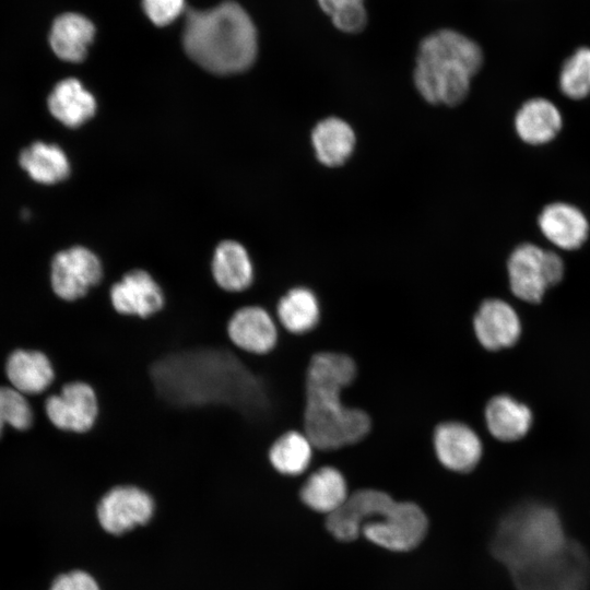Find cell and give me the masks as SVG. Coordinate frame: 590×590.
<instances>
[{"instance_id":"obj_9","label":"cell","mask_w":590,"mask_h":590,"mask_svg":"<svg viewBox=\"0 0 590 590\" xmlns=\"http://www.w3.org/2000/svg\"><path fill=\"white\" fill-rule=\"evenodd\" d=\"M155 508V497L148 489L121 483L111 486L98 498L95 512L106 532L121 535L146 524L153 518Z\"/></svg>"},{"instance_id":"obj_19","label":"cell","mask_w":590,"mask_h":590,"mask_svg":"<svg viewBox=\"0 0 590 590\" xmlns=\"http://www.w3.org/2000/svg\"><path fill=\"white\" fill-rule=\"evenodd\" d=\"M483 415L486 433L500 442L520 439L532 424L530 409L506 393L492 396L484 406Z\"/></svg>"},{"instance_id":"obj_13","label":"cell","mask_w":590,"mask_h":590,"mask_svg":"<svg viewBox=\"0 0 590 590\" xmlns=\"http://www.w3.org/2000/svg\"><path fill=\"white\" fill-rule=\"evenodd\" d=\"M109 299L114 310L128 317L150 318L165 306V293L152 273L143 268H133L109 287Z\"/></svg>"},{"instance_id":"obj_28","label":"cell","mask_w":590,"mask_h":590,"mask_svg":"<svg viewBox=\"0 0 590 590\" xmlns=\"http://www.w3.org/2000/svg\"><path fill=\"white\" fill-rule=\"evenodd\" d=\"M558 86L570 99H582L590 95V48L580 47L564 61Z\"/></svg>"},{"instance_id":"obj_27","label":"cell","mask_w":590,"mask_h":590,"mask_svg":"<svg viewBox=\"0 0 590 590\" xmlns=\"http://www.w3.org/2000/svg\"><path fill=\"white\" fill-rule=\"evenodd\" d=\"M19 162L30 177L40 184H56L66 179L70 173L66 153L58 145L40 141L24 149Z\"/></svg>"},{"instance_id":"obj_4","label":"cell","mask_w":590,"mask_h":590,"mask_svg":"<svg viewBox=\"0 0 590 590\" xmlns=\"http://www.w3.org/2000/svg\"><path fill=\"white\" fill-rule=\"evenodd\" d=\"M567 541L560 519L548 506L526 503L498 523L491 548L512 573L554 553Z\"/></svg>"},{"instance_id":"obj_10","label":"cell","mask_w":590,"mask_h":590,"mask_svg":"<svg viewBox=\"0 0 590 590\" xmlns=\"http://www.w3.org/2000/svg\"><path fill=\"white\" fill-rule=\"evenodd\" d=\"M44 410L49 423L58 430L84 434L97 421L99 402L95 389L88 382L71 380L46 398Z\"/></svg>"},{"instance_id":"obj_16","label":"cell","mask_w":590,"mask_h":590,"mask_svg":"<svg viewBox=\"0 0 590 590\" xmlns=\"http://www.w3.org/2000/svg\"><path fill=\"white\" fill-rule=\"evenodd\" d=\"M350 493L343 472L332 464H322L304 475L298 500L308 509L328 516L345 503Z\"/></svg>"},{"instance_id":"obj_12","label":"cell","mask_w":590,"mask_h":590,"mask_svg":"<svg viewBox=\"0 0 590 590\" xmlns=\"http://www.w3.org/2000/svg\"><path fill=\"white\" fill-rule=\"evenodd\" d=\"M396 500L391 494L380 488H356L339 509L327 516L326 528L337 540L354 541L362 534L367 522L386 512Z\"/></svg>"},{"instance_id":"obj_21","label":"cell","mask_w":590,"mask_h":590,"mask_svg":"<svg viewBox=\"0 0 590 590\" xmlns=\"http://www.w3.org/2000/svg\"><path fill=\"white\" fill-rule=\"evenodd\" d=\"M518 137L531 145H542L556 138L563 127V116L547 98L534 97L524 102L515 115Z\"/></svg>"},{"instance_id":"obj_23","label":"cell","mask_w":590,"mask_h":590,"mask_svg":"<svg viewBox=\"0 0 590 590\" xmlns=\"http://www.w3.org/2000/svg\"><path fill=\"white\" fill-rule=\"evenodd\" d=\"M7 376L21 393L45 392L56 381V369L50 358L39 351H14L7 361Z\"/></svg>"},{"instance_id":"obj_7","label":"cell","mask_w":590,"mask_h":590,"mask_svg":"<svg viewBox=\"0 0 590 590\" xmlns=\"http://www.w3.org/2000/svg\"><path fill=\"white\" fill-rule=\"evenodd\" d=\"M427 529L428 518L417 503L397 499L386 512L367 522L362 534L388 551L408 552L424 540Z\"/></svg>"},{"instance_id":"obj_8","label":"cell","mask_w":590,"mask_h":590,"mask_svg":"<svg viewBox=\"0 0 590 590\" xmlns=\"http://www.w3.org/2000/svg\"><path fill=\"white\" fill-rule=\"evenodd\" d=\"M105 276L104 264L88 248L74 246L55 255L50 266V285L62 302L86 297Z\"/></svg>"},{"instance_id":"obj_5","label":"cell","mask_w":590,"mask_h":590,"mask_svg":"<svg viewBox=\"0 0 590 590\" xmlns=\"http://www.w3.org/2000/svg\"><path fill=\"white\" fill-rule=\"evenodd\" d=\"M517 590H589L590 557L567 540L546 557L511 573Z\"/></svg>"},{"instance_id":"obj_1","label":"cell","mask_w":590,"mask_h":590,"mask_svg":"<svg viewBox=\"0 0 590 590\" xmlns=\"http://www.w3.org/2000/svg\"><path fill=\"white\" fill-rule=\"evenodd\" d=\"M356 376L355 362L339 352H319L306 375L303 430L316 450L332 451L362 440L370 429L369 415L349 406L343 390Z\"/></svg>"},{"instance_id":"obj_25","label":"cell","mask_w":590,"mask_h":590,"mask_svg":"<svg viewBox=\"0 0 590 590\" xmlns=\"http://www.w3.org/2000/svg\"><path fill=\"white\" fill-rule=\"evenodd\" d=\"M48 108L64 126L76 128L93 117L96 102L79 80L68 78L52 88L48 96Z\"/></svg>"},{"instance_id":"obj_22","label":"cell","mask_w":590,"mask_h":590,"mask_svg":"<svg viewBox=\"0 0 590 590\" xmlns=\"http://www.w3.org/2000/svg\"><path fill=\"white\" fill-rule=\"evenodd\" d=\"M94 34L95 27L88 19L75 12H66L54 20L48 39L59 59L80 62L86 57Z\"/></svg>"},{"instance_id":"obj_6","label":"cell","mask_w":590,"mask_h":590,"mask_svg":"<svg viewBox=\"0 0 590 590\" xmlns=\"http://www.w3.org/2000/svg\"><path fill=\"white\" fill-rule=\"evenodd\" d=\"M564 272L558 253L531 243L517 246L507 261L510 291L528 303L541 302L546 290L562 281Z\"/></svg>"},{"instance_id":"obj_11","label":"cell","mask_w":590,"mask_h":590,"mask_svg":"<svg viewBox=\"0 0 590 590\" xmlns=\"http://www.w3.org/2000/svg\"><path fill=\"white\" fill-rule=\"evenodd\" d=\"M433 447L440 465L457 474L473 472L484 453L481 435L461 421L439 423L434 429Z\"/></svg>"},{"instance_id":"obj_15","label":"cell","mask_w":590,"mask_h":590,"mask_svg":"<svg viewBox=\"0 0 590 590\" xmlns=\"http://www.w3.org/2000/svg\"><path fill=\"white\" fill-rule=\"evenodd\" d=\"M226 331L236 349L253 355H264L275 347L280 327L273 314L264 307L246 305L231 316Z\"/></svg>"},{"instance_id":"obj_24","label":"cell","mask_w":590,"mask_h":590,"mask_svg":"<svg viewBox=\"0 0 590 590\" xmlns=\"http://www.w3.org/2000/svg\"><path fill=\"white\" fill-rule=\"evenodd\" d=\"M316 448L300 429H288L268 450L271 467L282 476L302 477L311 469Z\"/></svg>"},{"instance_id":"obj_30","label":"cell","mask_w":590,"mask_h":590,"mask_svg":"<svg viewBox=\"0 0 590 590\" xmlns=\"http://www.w3.org/2000/svg\"><path fill=\"white\" fill-rule=\"evenodd\" d=\"M33 423V412L23 393L14 388L0 387V436L5 424L26 429Z\"/></svg>"},{"instance_id":"obj_26","label":"cell","mask_w":590,"mask_h":590,"mask_svg":"<svg viewBox=\"0 0 590 590\" xmlns=\"http://www.w3.org/2000/svg\"><path fill=\"white\" fill-rule=\"evenodd\" d=\"M311 142L318 161L326 166L337 167L351 156L355 133L346 121L328 117L315 126Z\"/></svg>"},{"instance_id":"obj_17","label":"cell","mask_w":590,"mask_h":590,"mask_svg":"<svg viewBox=\"0 0 590 590\" xmlns=\"http://www.w3.org/2000/svg\"><path fill=\"white\" fill-rule=\"evenodd\" d=\"M538 224L543 236L555 247L576 250L588 239L590 225L583 212L567 202L546 204Z\"/></svg>"},{"instance_id":"obj_3","label":"cell","mask_w":590,"mask_h":590,"mask_svg":"<svg viewBox=\"0 0 590 590\" xmlns=\"http://www.w3.org/2000/svg\"><path fill=\"white\" fill-rule=\"evenodd\" d=\"M483 60L481 47L470 37L450 28L435 31L418 45L414 85L430 104L459 105L468 96L471 79Z\"/></svg>"},{"instance_id":"obj_20","label":"cell","mask_w":590,"mask_h":590,"mask_svg":"<svg viewBox=\"0 0 590 590\" xmlns=\"http://www.w3.org/2000/svg\"><path fill=\"white\" fill-rule=\"evenodd\" d=\"M273 316L279 327L291 334L309 333L321 319L319 297L312 288L295 285L278 299Z\"/></svg>"},{"instance_id":"obj_31","label":"cell","mask_w":590,"mask_h":590,"mask_svg":"<svg viewBox=\"0 0 590 590\" xmlns=\"http://www.w3.org/2000/svg\"><path fill=\"white\" fill-rule=\"evenodd\" d=\"M143 9L156 25L172 23L182 11L184 0H143Z\"/></svg>"},{"instance_id":"obj_18","label":"cell","mask_w":590,"mask_h":590,"mask_svg":"<svg viewBox=\"0 0 590 590\" xmlns=\"http://www.w3.org/2000/svg\"><path fill=\"white\" fill-rule=\"evenodd\" d=\"M210 271L217 287L227 293H243L255 280V264L246 248L235 240H224L216 246Z\"/></svg>"},{"instance_id":"obj_29","label":"cell","mask_w":590,"mask_h":590,"mask_svg":"<svg viewBox=\"0 0 590 590\" xmlns=\"http://www.w3.org/2000/svg\"><path fill=\"white\" fill-rule=\"evenodd\" d=\"M317 2L330 16L334 27L341 32L356 34L367 24L364 0H317Z\"/></svg>"},{"instance_id":"obj_2","label":"cell","mask_w":590,"mask_h":590,"mask_svg":"<svg viewBox=\"0 0 590 590\" xmlns=\"http://www.w3.org/2000/svg\"><path fill=\"white\" fill-rule=\"evenodd\" d=\"M184 47L191 59L217 74L249 68L257 55V31L247 12L226 1L205 10H189L184 27Z\"/></svg>"},{"instance_id":"obj_14","label":"cell","mask_w":590,"mask_h":590,"mask_svg":"<svg viewBox=\"0 0 590 590\" xmlns=\"http://www.w3.org/2000/svg\"><path fill=\"white\" fill-rule=\"evenodd\" d=\"M472 328L477 343L491 353L511 347L521 333L515 308L499 297H486L479 304Z\"/></svg>"},{"instance_id":"obj_32","label":"cell","mask_w":590,"mask_h":590,"mask_svg":"<svg viewBox=\"0 0 590 590\" xmlns=\"http://www.w3.org/2000/svg\"><path fill=\"white\" fill-rule=\"evenodd\" d=\"M49 590H101V588L91 574L75 569L57 576Z\"/></svg>"}]
</instances>
